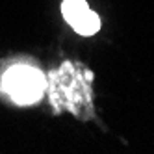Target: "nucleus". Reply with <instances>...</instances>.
I'll return each instance as SVG.
<instances>
[{
	"mask_svg": "<svg viewBox=\"0 0 154 154\" xmlns=\"http://www.w3.org/2000/svg\"><path fill=\"white\" fill-rule=\"evenodd\" d=\"M91 82L93 72L80 63L65 61L60 69L52 71L47 80L50 102L56 112H67L74 115H85L91 112Z\"/></svg>",
	"mask_w": 154,
	"mask_h": 154,
	"instance_id": "obj_1",
	"label": "nucleus"
},
{
	"mask_svg": "<svg viewBox=\"0 0 154 154\" xmlns=\"http://www.w3.org/2000/svg\"><path fill=\"white\" fill-rule=\"evenodd\" d=\"M61 13L71 28L80 35H93L100 30V19L89 9L85 0H63Z\"/></svg>",
	"mask_w": 154,
	"mask_h": 154,
	"instance_id": "obj_3",
	"label": "nucleus"
},
{
	"mask_svg": "<svg viewBox=\"0 0 154 154\" xmlns=\"http://www.w3.org/2000/svg\"><path fill=\"white\" fill-rule=\"evenodd\" d=\"M2 91L20 106L35 104L47 91V76L32 65H13L2 74Z\"/></svg>",
	"mask_w": 154,
	"mask_h": 154,
	"instance_id": "obj_2",
	"label": "nucleus"
}]
</instances>
